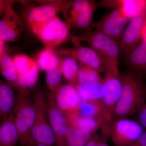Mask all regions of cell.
Returning <instances> with one entry per match:
<instances>
[{"instance_id": "obj_3", "label": "cell", "mask_w": 146, "mask_h": 146, "mask_svg": "<svg viewBox=\"0 0 146 146\" xmlns=\"http://www.w3.org/2000/svg\"><path fill=\"white\" fill-rule=\"evenodd\" d=\"M33 101L35 117L30 137L37 143L54 146V135L49 119L46 101L41 89H36Z\"/></svg>"}, {"instance_id": "obj_12", "label": "cell", "mask_w": 146, "mask_h": 146, "mask_svg": "<svg viewBox=\"0 0 146 146\" xmlns=\"http://www.w3.org/2000/svg\"><path fill=\"white\" fill-rule=\"evenodd\" d=\"M0 21V41H15L23 30V20L15 12L10 3L4 10Z\"/></svg>"}, {"instance_id": "obj_11", "label": "cell", "mask_w": 146, "mask_h": 146, "mask_svg": "<svg viewBox=\"0 0 146 146\" xmlns=\"http://www.w3.org/2000/svg\"><path fill=\"white\" fill-rule=\"evenodd\" d=\"M46 101L50 123L54 135V146H68L66 140L68 125L65 114L57 106L52 93Z\"/></svg>"}, {"instance_id": "obj_18", "label": "cell", "mask_w": 146, "mask_h": 146, "mask_svg": "<svg viewBox=\"0 0 146 146\" xmlns=\"http://www.w3.org/2000/svg\"><path fill=\"white\" fill-rule=\"evenodd\" d=\"M15 104L14 92L7 82L0 81V119L1 123L8 117Z\"/></svg>"}, {"instance_id": "obj_23", "label": "cell", "mask_w": 146, "mask_h": 146, "mask_svg": "<svg viewBox=\"0 0 146 146\" xmlns=\"http://www.w3.org/2000/svg\"><path fill=\"white\" fill-rule=\"evenodd\" d=\"M74 86L82 100L84 101L102 100L105 93L104 83L100 82L86 86L77 84Z\"/></svg>"}, {"instance_id": "obj_15", "label": "cell", "mask_w": 146, "mask_h": 146, "mask_svg": "<svg viewBox=\"0 0 146 146\" xmlns=\"http://www.w3.org/2000/svg\"><path fill=\"white\" fill-rule=\"evenodd\" d=\"M60 2L50 1L31 7L27 16L28 25L46 23L53 19L60 12Z\"/></svg>"}, {"instance_id": "obj_27", "label": "cell", "mask_w": 146, "mask_h": 146, "mask_svg": "<svg viewBox=\"0 0 146 146\" xmlns=\"http://www.w3.org/2000/svg\"><path fill=\"white\" fill-rule=\"evenodd\" d=\"M100 82L104 83V80L100 75V73L87 65L80 64L78 84L86 86Z\"/></svg>"}, {"instance_id": "obj_5", "label": "cell", "mask_w": 146, "mask_h": 146, "mask_svg": "<svg viewBox=\"0 0 146 146\" xmlns=\"http://www.w3.org/2000/svg\"><path fill=\"white\" fill-rule=\"evenodd\" d=\"M98 7L97 3L94 1H68L63 14L65 22L70 29H91L92 18Z\"/></svg>"}, {"instance_id": "obj_24", "label": "cell", "mask_w": 146, "mask_h": 146, "mask_svg": "<svg viewBox=\"0 0 146 146\" xmlns=\"http://www.w3.org/2000/svg\"><path fill=\"white\" fill-rule=\"evenodd\" d=\"M119 7L123 14L130 21L146 11V0L120 1Z\"/></svg>"}, {"instance_id": "obj_20", "label": "cell", "mask_w": 146, "mask_h": 146, "mask_svg": "<svg viewBox=\"0 0 146 146\" xmlns=\"http://www.w3.org/2000/svg\"><path fill=\"white\" fill-rule=\"evenodd\" d=\"M62 58L55 54L46 70V81L47 87L53 92L60 85L62 75L61 64Z\"/></svg>"}, {"instance_id": "obj_33", "label": "cell", "mask_w": 146, "mask_h": 146, "mask_svg": "<svg viewBox=\"0 0 146 146\" xmlns=\"http://www.w3.org/2000/svg\"><path fill=\"white\" fill-rule=\"evenodd\" d=\"M5 42L4 41H0V56L4 54L6 51L5 48Z\"/></svg>"}, {"instance_id": "obj_32", "label": "cell", "mask_w": 146, "mask_h": 146, "mask_svg": "<svg viewBox=\"0 0 146 146\" xmlns=\"http://www.w3.org/2000/svg\"><path fill=\"white\" fill-rule=\"evenodd\" d=\"M25 146H52L37 143L30 137Z\"/></svg>"}, {"instance_id": "obj_34", "label": "cell", "mask_w": 146, "mask_h": 146, "mask_svg": "<svg viewBox=\"0 0 146 146\" xmlns=\"http://www.w3.org/2000/svg\"><path fill=\"white\" fill-rule=\"evenodd\" d=\"M84 146H96V134H94L90 141Z\"/></svg>"}, {"instance_id": "obj_19", "label": "cell", "mask_w": 146, "mask_h": 146, "mask_svg": "<svg viewBox=\"0 0 146 146\" xmlns=\"http://www.w3.org/2000/svg\"><path fill=\"white\" fill-rule=\"evenodd\" d=\"M39 70L36 64L28 73L18 76L16 88L18 93L17 102L23 99L30 94L29 89H31L36 85L38 80Z\"/></svg>"}, {"instance_id": "obj_28", "label": "cell", "mask_w": 146, "mask_h": 146, "mask_svg": "<svg viewBox=\"0 0 146 146\" xmlns=\"http://www.w3.org/2000/svg\"><path fill=\"white\" fill-rule=\"evenodd\" d=\"M12 58L18 76L28 73L31 70L33 67L36 64V60L25 54H16Z\"/></svg>"}, {"instance_id": "obj_25", "label": "cell", "mask_w": 146, "mask_h": 146, "mask_svg": "<svg viewBox=\"0 0 146 146\" xmlns=\"http://www.w3.org/2000/svg\"><path fill=\"white\" fill-rule=\"evenodd\" d=\"M94 133L86 129H79L68 126L66 140L68 146H84L92 138Z\"/></svg>"}, {"instance_id": "obj_14", "label": "cell", "mask_w": 146, "mask_h": 146, "mask_svg": "<svg viewBox=\"0 0 146 146\" xmlns=\"http://www.w3.org/2000/svg\"><path fill=\"white\" fill-rule=\"evenodd\" d=\"M104 80L105 93L102 100L108 111L112 115L122 92L123 84L121 73L110 69L105 73Z\"/></svg>"}, {"instance_id": "obj_16", "label": "cell", "mask_w": 146, "mask_h": 146, "mask_svg": "<svg viewBox=\"0 0 146 146\" xmlns=\"http://www.w3.org/2000/svg\"><path fill=\"white\" fill-rule=\"evenodd\" d=\"M125 59L127 70L146 77V42H141Z\"/></svg>"}, {"instance_id": "obj_13", "label": "cell", "mask_w": 146, "mask_h": 146, "mask_svg": "<svg viewBox=\"0 0 146 146\" xmlns=\"http://www.w3.org/2000/svg\"><path fill=\"white\" fill-rule=\"evenodd\" d=\"M51 93L58 107L63 113L70 114L79 111L82 100L74 85L60 84Z\"/></svg>"}, {"instance_id": "obj_7", "label": "cell", "mask_w": 146, "mask_h": 146, "mask_svg": "<svg viewBox=\"0 0 146 146\" xmlns=\"http://www.w3.org/2000/svg\"><path fill=\"white\" fill-rule=\"evenodd\" d=\"M13 111L19 143L21 146H25L30 137L35 117L34 102L30 94L21 101L16 102Z\"/></svg>"}, {"instance_id": "obj_36", "label": "cell", "mask_w": 146, "mask_h": 146, "mask_svg": "<svg viewBox=\"0 0 146 146\" xmlns=\"http://www.w3.org/2000/svg\"><path fill=\"white\" fill-rule=\"evenodd\" d=\"M144 79V82H145V85L146 88V77Z\"/></svg>"}, {"instance_id": "obj_31", "label": "cell", "mask_w": 146, "mask_h": 146, "mask_svg": "<svg viewBox=\"0 0 146 146\" xmlns=\"http://www.w3.org/2000/svg\"><path fill=\"white\" fill-rule=\"evenodd\" d=\"M129 146H146V130L140 137Z\"/></svg>"}, {"instance_id": "obj_4", "label": "cell", "mask_w": 146, "mask_h": 146, "mask_svg": "<svg viewBox=\"0 0 146 146\" xmlns=\"http://www.w3.org/2000/svg\"><path fill=\"white\" fill-rule=\"evenodd\" d=\"M28 25L45 47L53 49L67 40L70 29L68 24L58 16L46 23Z\"/></svg>"}, {"instance_id": "obj_22", "label": "cell", "mask_w": 146, "mask_h": 146, "mask_svg": "<svg viewBox=\"0 0 146 146\" xmlns=\"http://www.w3.org/2000/svg\"><path fill=\"white\" fill-rule=\"evenodd\" d=\"M0 69L2 75L7 83L16 89L18 73L13 58L7 52L0 56Z\"/></svg>"}, {"instance_id": "obj_6", "label": "cell", "mask_w": 146, "mask_h": 146, "mask_svg": "<svg viewBox=\"0 0 146 146\" xmlns=\"http://www.w3.org/2000/svg\"><path fill=\"white\" fill-rule=\"evenodd\" d=\"M74 47L56 51L59 56H69L74 58L80 64L91 67L100 73H106L110 69L107 62L94 50L81 45L77 36L73 37Z\"/></svg>"}, {"instance_id": "obj_35", "label": "cell", "mask_w": 146, "mask_h": 146, "mask_svg": "<svg viewBox=\"0 0 146 146\" xmlns=\"http://www.w3.org/2000/svg\"><path fill=\"white\" fill-rule=\"evenodd\" d=\"M142 42H146V25L144 27L142 33Z\"/></svg>"}, {"instance_id": "obj_26", "label": "cell", "mask_w": 146, "mask_h": 146, "mask_svg": "<svg viewBox=\"0 0 146 146\" xmlns=\"http://www.w3.org/2000/svg\"><path fill=\"white\" fill-rule=\"evenodd\" d=\"M62 75L70 84H78V76L80 65L78 61L73 58L66 56L62 59L61 64Z\"/></svg>"}, {"instance_id": "obj_2", "label": "cell", "mask_w": 146, "mask_h": 146, "mask_svg": "<svg viewBox=\"0 0 146 146\" xmlns=\"http://www.w3.org/2000/svg\"><path fill=\"white\" fill-rule=\"evenodd\" d=\"M79 40L88 43L109 65L110 69L119 72V59L121 54L120 44L113 38L97 30L89 31L77 36Z\"/></svg>"}, {"instance_id": "obj_21", "label": "cell", "mask_w": 146, "mask_h": 146, "mask_svg": "<svg viewBox=\"0 0 146 146\" xmlns=\"http://www.w3.org/2000/svg\"><path fill=\"white\" fill-rule=\"evenodd\" d=\"M65 115L68 126L74 128L88 129L94 133L104 125L95 119L82 116L79 112Z\"/></svg>"}, {"instance_id": "obj_1", "label": "cell", "mask_w": 146, "mask_h": 146, "mask_svg": "<svg viewBox=\"0 0 146 146\" xmlns=\"http://www.w3.org/2000/svg\"><path fill=\"white\" fill-rule=\"evenodd\" d=\"M121 75L122 92L112 113V121L134 116L146 102L143 78L127 70Z\"/></svg>"}, {"instance_id": "obj_29", "label": "cell", "mask_w": 146, "mask_h": 146, "mask_svg": "<svg viewBox=\"0 0 146 146\" xmlns=\"http://www.w3.org/2000/svg\"><path fill=\"white\" fill-rule=\"evenodd\" d=\"M55 53L54 49L45 47L44 49L39 53L36 60L39 70H46L51 59Z\"/></svg>"}, {"instance_id": "obj_9", "label": "cell", "mask_w": 146, "mask_h": 146, "mask_svg": "<svg viewBox=\"0 0 146 146\" xmlns=\"http://www.w3.org/2000/svg\"><path fill=\"white\" fill-rule=\"evenodd\" d=\"M129 22L118 7L92 24L91 28L94 27L96 30L113 38L120 44L123 33Z\"/></svg>"}, {"instance_id": "obj_17", "label": "cell", "mask_w": 146, "mask_h": 146, "mask_svg": "<svg viewBox=\"0 0 146 146\" xmlns=\"http://www.w3.org/2000/svg\"><path fill=\"white\" fill-rule=\"evenodd\" d=\"M1 123L0 146H15L19 141V135L13 110L6 119Z\"/></svg>"}, {"instance_id": "obj_8", "label": "cell", "mask_w": 146, "mask_h": 146, "mask_svg": "<svg viewBox=\"0 0 146 146\" xmlns=\"http://www.w3.org/2000/svg\"><path fill=\"white\" fill-rule=\"evenodd\" d=\"M145 130L136 120L127 118L119 119L112 121L110 138L115 146H129Z\"/></svg>"}, {"instance_id": "obj_30", "label": "cell", "mask_w": 146, "mask_h": 146, "mask_svg": "<svg viewBox=\"0 0 146 146\" xmlns=\"http://www.w3.org/2000/svg\"><path fill=\"white\" fill-rule=\"evenodd\" d=\"M134 116V120L140 123L145 130H146V102Z\"/></svg>"}, {"instance_id": "obj_10", "label": "cell", "mask_w": 146, "mask_h": 146, "mask_svg": "<svg viewBox=\"0 0 146 146\" xmlns=\"http://www.w3.org/2000/svg\"><path fill=\"white\" fill-rule=\"evenodd\" d=\"M146 25V11L128 23L120 43L121 54L125 59L142 42V33Z\"/></svg>"}]
</instances>
